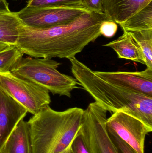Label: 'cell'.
I'll use <instances>...</instances> for the list:
<instances>
[{
	"mask_svg": "<svg viewBox=\"0 0 152 153\" xmlns=\"http://www.w3.org/2000/svg\"><path fill=\"white\" fill-rule=\"evenodd\" d=\"M84 5L89 10L103 12V0H82Z\"/></svg>",
	"mask_w": 152,
	"mask_h": 153,
	"instance_id": "22",
	"label": "cell"
},
{
	"mask_svg": "<svg viewBox=\"0 0 152 153\" xmlns=\"http://www.w3.org/2000/svg\"><path fill=\"white\" fill-rule=\"evenodd\" d=\"M61 64L47 58L22 57L11 72L47 89L54 95L71 97L75 89H82L76 78L57 70Z\"/></svg>",
	"mask_w": 152,
	"mask_h": 153,
	"instance_id": "4",
	"label": "cell"
},
{
	"mask_svg": "<svg viewBox=\"0 0 152 153\" xmlns=\"http://www.w3.org/2000/svg\"><path fill=\"white\" fill-rule=\"evenodd\" d=\"M67 153H91L80 128L70 143Z\"/></svg>",
	"mask_w": 152,
	"mask_h": 153,
	"instance_id": "19",
	"label": "cell"
},
{
	"mask_svg": "<svg viewBox=\"0 0 152 153\" xmlns=\"http://www.w3.org/2000/svg\"><path fill=\"white\" fill-rule=\"evenodd\" d=\"M69 60L73 76L95 102L110 112L128 113L152 128V97L128 91L107 82L76 57Z\"/></svg>",
	"mask_w": 152,
	"mask_h": 153,
	"instance_id": "2",
	"label": "cell"
},
{
	"mask_svg": "<svg viewBox=\"0 0 152 153\" xmlns=\"http://www.w3.org/2000/svg\"><path fill=\"white\" fill-rule=\"evenodd\" d=\"M127 32L140 47L147 68L152 69V30Z\"/></svg>",
	"mask_w": 152,
	"mask_h": 153,
	"instance_id": "16",
	"label": "cell"
},
{
	"mask_svg": "<svg viewBox=\"0 0 152 153\" xmlns=\"http://www.w3.org/2000/svg\"><path fill=\"white\" fill-rule=\"evenodd\" d=\"M117 30V24L113 21L108 19L104 21L101 24L100 28L101 36L109 38L114 36Z\"/></svg>",
	"mask_w": 152,
	"mask_h": 153,
	"instance_id": "21",
	"label": "cell"
},
{
	"mask_svg": "<svg viewBox=\"0 0 152 153\" xmlns=\"http://www.w3.org/2000/svg\"><path fill=\"white\" fill-rule=\"evenodd\" d=\"M27 112L23 106L0 89V151Z\"/></svg>",
	"mask_w": 152,
	"mask_h": 153,
	"instance_id": "10",
	"label": "cell"
},
{
	"mask_svg": "<svg viewBox=\"0 0 152 153\" xmlns=\"http://www.w3.org/2000/svg\"><path fill=\"white\" fill-rule=\"evenodd\" d=\"M26 6L36 8L62 6L85 7L82 0H28Z\"/></svg>",
	"mask_w": 152,
	"mask_h": 153,
	"instance_id": "18",
	"label": "cell"
},
{
	"mask_svg": "<svg viewBox=\"0 0 152 153\" xmlns=\"http://www.w3.org/2000/svg\"><path fill=\"white\" fill-rule=\"evenodd\" d=\"M107 111L95 102L84 110L80 130L91 153H117L106 127Z\"/></svg>",
	"mask_w": 152,
	"mask_h": 153,
	"instance_id": "6",
	"label": "cell"
},
{
	"mask_svg": "<svg viewBox=\"0 0 152 153\" xmlns=\"http://www.w3.org/2000/svg\"><path fill=\"white\" fill-rule=\"evenodd\" d=\"M67 153V152H66V153Z\"/></svg>",
	"mask_w": 152,
	"mask_h": 153,
	"instance_id": "25",
	"label": "cell"
},
{
	"mask_svg": "<svg viewBox=\"0 0 152 153\" xmlns=\"http://www.w3.org/2000/svg\"><path fill=\"white\" fill-rule=\"evenodd\" d=\"M108 130L117 135L137 153H145L146 135L152 131L138 119L123 111L114 112L106 121Z\"/></svg>",
	"mask_w": 152,
	"mask_h": 153,
	"instance_id": "8",
	"label": "cell"
},
{
	"mask_svg": "<svg viewBox=\"0 0 152 153\" xmlns=\"http://www.w3.org/2000/svg\"><path fill=\"white\" fill-rule=\"evenodd\" d=\"M24 54L15 46L0 52V72L11 71L23 57Z\"/></svg>",
	"mask_w": 152,
	"mask_h": 153,
	"instance_id": "17",
	"label": "cell"
},
{
	"mask_svg": "<svg viewBox=\"0 0 152 153\" xmlns=\"http://www.w3.org/2000/svg\"><path fill=\"white\" fill-rule=\"evenodd\" d=\"M152 2V0H103L106 19L117 24L124 22Z\"/></svg>",
	"mask_w": 152,
	"mask_h": 153,
	"instance_id": "11",
	"label": "cell"
},
{
	"mask_svg": "<svg viewBox=\"0 0 152 153\" xmlns=\"http://www.w3.org/2000/svg\"><path fill=\"white\" fill-rule=\"evenodd\" d=\"M84 110L56 111L46 106L28 121L32 153H65L79 130Z\"/></svg>",
	"mask_w": 152,
	"mask_h": 153,
	"instance_id": "3",
	"label": "cell"
},
{
	"mask_svg": "<svg viewBox=\"0 0 152 153\" xmlns=\"http://www.w3.org/2000/svg\"><path fill=\"white\" fill-rule=\"evenodd\" d=\"M106 19L103 12L90 11L69 24L45 29L22 24L15 46L34 58L70 59L101 36L100 26Z\"/></svg>",
	"mask_w": 152,
	"mask_h": 153,
	"instance_id": "1",
	"label": "cell"
},
{
	"mask_svg": "<svg viewBox=\"0 0 152 153\" xmlns=\"http://www.w3.org/2000/svg\"><path fill=\"white\" fill-rule=\"evenodd\" d=\"M0 89L33 115L51 102L48 90L11 71L0 72Z\"/></svg>",
	"mask_w": 152,
	"mask_h": 153,
	"instance_id": "5",
	"label": "cell"
},
{
	"mask_svg": "<svg viewBox=\"0 0 152 153\" xmlns=\"http://www.w3.org/2000/svg\"><path fill=\"white\" fill-rule=\"evenodd\" d=\"M0 153H32L29 126L21 120L11 134Z\"/></svg>",
	"mask_w": 152,
	"mask_h": 153,
	"instance_id": "12",
	"label": "cell"
},
{
	"mask_svg": "<svg viewBox=\"0 0 152 153\" xmlns=\"http://www.w3.org/2000/svg\"><path fill=\"white\" fill-rule=\"evenodd\" d=\"M119 25L124 32L152 30V2Z\"/></svg>",
	"mask_w": 152,
	"mask_h": 153,
	"instance_id": "15",
	"label": "cell"
},
{
	"mask_svg": "<svg viewBox=\"0 0 152 153\" xmlns=\"http://www.w3.org/2000/svg\"><path fill=\"white\" fill-rule=\"evenodd\" d=\"M21 25L16 12H0V42L15 46Z\"/></svg>",
	"mask_w": 152,
	"mask_h": 153,
	"instance_id": "14",
	"label": "cell"
},
{
	"mask_svg": "<svg viewBox=\"0 0 152 153\" xmlns=\"http://www.w3.org/2000/svg\"><path fill=\"white\" fill-rule=\"evenodd\" d=\"M89 11L85 7L26 6L16 13L23 25L36 29H45L69 24Z\"/></svg>",
	"mask_w": 152,
	"mask_h": 153,
	"instance_id": "7",
	"label": "cell"
},
{
	"mask_svg": "<svg viewBox=\"0 0 152 153\" xmlns=\"http://www.w3.org/2000/svg\"><path fill=\"white\" fill-rule=\"evenodd\" d=\"M107 82L128 91L152 97V69L137 72L95 71Z\"/></svg>",
	"mask_w": 152,
	"mask_h": 153,
	"instance_id": "9",
	"label": "cell"
},
{
	"mask_svg": "<svg viewBox=\"0 0 152 153\" xmlns=\"http://www.w3.org/2000/svg\"><path fill=\"white\" fill-rule=\"evenodd\" d=\"M10 46H12L8 45V44L0 42V52L5 50L6 48H8Z\"/></svg>",
	"mask_w": 152,
	"mask_h": 153,
	"instance_id": "24",
	"label": "cell"
},
{
	"mask_svg": "<svg viewBox=\"0 0 152 153\" xmlns=\"http://www.w3.org/2000/svg\"><path fill=\"white\" fill-rule=\"evenodd\" d=\"M103 46L112 48L119 58L145 65L142 50L128 32H124L117 39Z\"/></svg>",
	"mask_w": 152,
	"mask_h": 153,
	"instance_id": "13",
	"label": "cell"
},
{
	"mask_svg": "<svg viewBox=\"0 0 152 153\" xmlns=\"http://www.w3.org/2000/svg\"><path fill=\"white\" fill-rule=\"evenodd\" d=\"M10 11L9 9V3L6 0H0V12H9Z\"/></svg>",
	"mask_w": 152,
	"mask_h": 153,
	"instance_id": "23",
	"label": "cell"
},
{
	"mask_svg": "<svg viewBox=\"0 0 152 153\" xmlns=\"http://www.w3.org/2000/svg\"><path fill=\"white\" fill-rule=\"evenodd\" d=\"M108 131L109 136L114 144L117 153H137L117 135L110 130H108Z\"/></svg>",
	"mask_w": 152,
	"mask_h": 153,
	"instance_id": "20",
	"label": "cell"
}]
</instances>
